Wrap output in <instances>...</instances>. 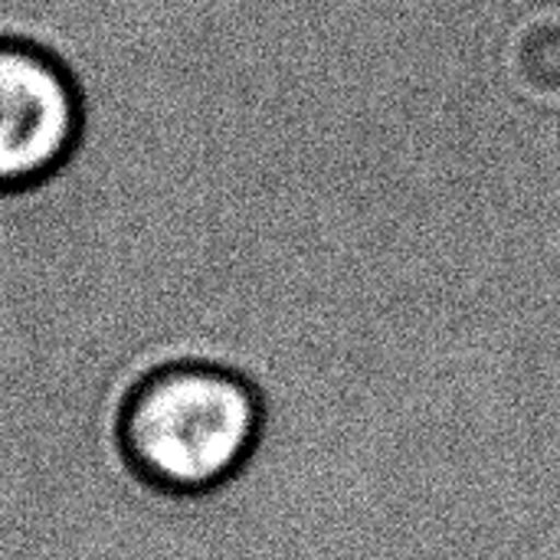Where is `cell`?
Instances as JSON below:
<instances>
[{"label":"cell","mask_w":560,"mask_h":560,"mask_svg":"<svg viewBox=\"0 0 560 560\" xmlns=\"http://www.w3.org/2000/svg\"><path fill=\"white\" fill-rule=\"evenodd\" d=\"M505 75L525 102L560 108V10H538L512 30Z\"/></svg>","instance_id":"3"},{"label":"cell","mask_w":560,"mask_h":560,"mask_svg":"<svg viewBox=\"0 0 560 560\" xmlns=\"http://www.w3.org/2000/svg\"><path fill=\"white\" fill-rule=\"evenodd\" d=\"M79 125L69 72L30 43L0 39V190H23L59 171Z\"/></svg>","instance_id":"2"},{"label":"cell","mask_w":560,"mask_h":560,"mask_svg":"<svg viewBox=\"0 0 560 560\" xmlns=\"http://www.w3.org/2000/svg\"><path fill=\"white\" fill-rule=\"evenodd\" d=\"M259 430L253 387L220 368L177 364L151 374L128 400L121 443L154 486L203 492L249 456Z\"/></svg>","instance_id":"1"}]
</instances>
